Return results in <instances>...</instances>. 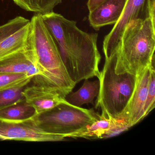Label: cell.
Listing matches in <instances>:
<instances>
[{
    "label": "cell",
    "mask_w": 155,
    "mask_h": 155,
    "mask_svg": "<svg viewBox=\"0 0 155 155\" xmlns=\"http://www.w3.org/2000/svg\"><path fill=\"white\" fill-rule=\"evenodd\" d=\"M155 61L150 66V74L147 99L144 107V117H146L155 107Z\"/></svg>",
    "instance_id": "20"
},
{
    "label": "cell",
    "mask_w": 155,
    "mask_h": 155,
    "mask_svg": "<svg viewBox=\"0 0 155 155\" xmlns=\"http://www.w3.org/2000/svg\"><path fill=\"white\" fill-rule=\"evenodd\" d=\"M151 63L136 76V82L132 95L119 118L124 120L130 128L135 126L145 118L144 107L147 99Z\"/></svg>",
    "instance_id": "8"
},
{
    "label": "cell",
    "mask_w": 155,
    "mask_h": 155,
    "mask_svg": "<svg viewBox=\"0 0 155 155\" xmlns=\"http://www.w3.org/2000/svg\"><path fill=\"white\" fill-rule=\"evenodd\" d=\"M29 23L0 42V60L24 50L28 44Z\"/></svg>",
    "instance_id": "13"
},
{
    "label": "cell",
    "mask_w": 155,
    "mask_h": 155,
    "mask_svg": "<svg viewBox=\"0 0 155 155\" xmlns=\"http://www.w3.org/2000/svg\"><path fill=\"white\" fill-rule=\"evenodd\" d=\"M65 138L63 136L44 131L37 125L33 117L20 121L0 119L1 140L45 142L62 141Z\"/></svg>",
    "instance_id": "6"
},
{
    "label": "cell",
    "mask_w": 155,
    "mask_h": 155,
    "mask_svg": "<svg viewBox=\"0 0 155 155\" xmlns=\"http://www.w3.org/2000/svg\"><path fill=\"white\" fill-rule=\"evenodd\" d=\"M33 78L23 74H0V91L15 87L28 86Z\"/></svg>",
    "instance_id": "18"
},
{
    "label": "cell",
    "mask_w": 155,
    "mask_h": 155,
    "mask_svg": "<svg viewBox=\"0 0 155 155\" xmlns=\"http://www.w3.org/2000/svg\"><path fill=\"white\" fill-rule=\"evenodd\" d=\"M155 20L150 18L129 23L112 54L115 73L136 76L155 61Z\"/></svg>",
    "instance_id": "3"
},
{
    "label": "cell",
    "mask_w": 155,
    "mask_h": 155,
    "mask_svg": "<svg viewBox=\"0 0 155 155\" xmlns=\"http://www.w3.org/2000/svg\"><path fill=\"white\" fill-rule=\"evenodd\" d=\"M99 80L91 81L85 80L82 87L76 92L70 93L65 97L66 100L71 105L81 107L84 104H95V99L97 97L99 92Z\"/></svg>",
    "instance_id": "14"
},
{
    "label": "cell",
    "mask_w": 155,
    "mask_h": 155,
    "mask_svg": "<svg viewBox=\"0 0 155 155\" xmlns=\"http://www.w3.org/2000/svg\"><path fill=\"white\" fill-rule=\"evenodd\" d=\"M101 115L93 109L76 107L66 101L33 117L37 125L50 134L71 137L97 120Z\"/></svg>",
    "instance_id": "5"
},
{
    "label": "cell",
    "mask_w": 155,
    "mask_h": 155,
    "mask_svg": "<svg viewBox=\"0 0 155 155\" xmlns=\"http://www.w3.org/2000/svg\"><path fill=\"white\" fill-rule=\"evenodd\" d=\"M127 0H107L89 12L88 20L96 30L107 25H114L122 13Z\"/></svg>",
    "instance_id": "11"
},
{
    "label": "cell",
    "mask_w": 155,
    "mask_h": 155,
    "mask_svg": "<svg viewBox=\"0 0 155 155\" xmlns=\"http://www.w3.org/2000/svg\"><path fill=\"white\" fill-rule=\"evenodd\" d=\"M36 115L33 107L25 101L0 110V119L20 121L32 118Z\"/></svg>",
    "instance_id": "15"
},
{
    "label": "cell",
    "mask_w": 155,
    "mask_h": 155,
    "mask_svg": "<svg viewBox=\"0 0 155 155\" xmlns=\"http://www.w3.org/2000/svg\"><path fill=\"white\" fill-rule=\"evenodd\" d=\"M42 20L58 47L71 80L98 78L101 56L97 33H87L78 28L77 22L52 11L41 14Z\"/></svg>",
    "instance_id": "1"
},
{
    "label": "cell",
    "mask_w": 155,
    "mask_h": 155,
    "mask_svg": "<svg viewBox=\"0 0 155 155\" xmlns=\"http://www.w3.org/2000/svg\"><path fill=\"white\" fill-rule=\"evenodd\" d=\"M30 21L22 17H17L0 26V42L29 24Z\"/></svg>",
    "instance_id": "19"
},
{
    "label": "cell",
    "mask_w": 155,
    "mask_h": 155,
    "mask_svg": "<svg viewBox=\"0 0 155 155\" xmlns=\"http://www.w3.org/2000/svg\"><path fill=\"white\" fill-rule=\"evenodd\" d=\"M98 79L100 89L96 107L101 108L103 117L119 119L132 95L136 76L116 74L113 60L107 58Z\"/></svg>",
    "instance_id": "4"
},
{
    "label": "cell",
    "mask_w": 155,
    "mask_h": 155,
    "mask_svg": "<svg viewBox=\"0 0 155 155\" xmlns=\"http://www.w3.org/2000/svg\"><path fill=\"white\" fill-rule=\"evenodd\" d=\"M122 126H127L129 127L127 124L122 120L107 117L101 115L99 118L92 124L82 131L72 135L71 138H104L112 130Z\"/></svg>",
    "instance_id": "12"
},
{
    "label": "cell",
    "mask_w": 155,
    "mask_h": 155,
    "mask_svg": "<svg viewBox=\"0 0 155 155\" xmlns=\"http://www.w3.org/2000/svg\"><path fill=\"white\" fill-rule=\"evenodd\" d=\"M27 86L0 91V110L25 101L23 91Z\"/></svg>",
    "instance_id": "17"
},
{
    "label": "cell",
    "mask_w": 155,
    "mask_h": 155,
    "mask_svg": "<svg viewBox=\"0 0 155 155\" xmlns=\"http://www.w3.org/2000/svg\"><path fill=\"white\" fill-rule=\"evenodd\" d=\"M150 1L127 0L120 18L103 40V51L105 58L112 54L129 23L136 20L149 18L148 7Z\"/></svg>",
    "instance_id": "7"
},
{
    "label": "cell",
    "mask_w": 155,
    "mask_h": 155,
    "mask_svg": "<svg viewBox=\"0 0 155 155\" xmlns=\"http://www.w3.org/2000/svg\"><path fill=\"white\" fill-rule=\"evenodd\" d=\"M29 43L34 63L40 72L36 78L51 87L65 98L76 84L70 78L58 47L41 14H36L30 20Z\"/></svg>",
    "instance_id": "2"
},
{
    "label": "cell",
    "mask_w": 155,
    "mask_h": 155,
    "mask_svg": "<svg viewBox=\"0 0 155 155\" xmlns=\"http://www.w3.org/2000/svg\"><path fill=\"white\" fill-rule=\"evenodd\" d=\"M17 6L22 9L43 14L53 11L55 7L62 2L63 0H12Z\"/></svg>",
    "instance_id": "16"
},
{
    "label": "cell",
    "mask_w": 155,
    "mask_h": 155,
    "mask_svg": "<svg viewBox=\"0 0 155 155\" xmlns=\"http://www.w3.org/2000/svg\"><path fill=\"white\" fill-rule=\"evenodd\" d=\"M33 84L27 86L23 91L25 101L33 107L36 115L46 112L66 101L59 92L42 82L33 78Z\"/></svg>",
    "instance_id": "9"
},
{
    "label": "cell",
    "mask_w": 155,
    "mask_h": 155,
    "mask_svg": "<svg viewBox=\"0 0 155 155\" xmlns=\"http://www.w3.org/2000/svg\"><path fill=\"white\" fill-rule=\"evenodd\" d=\"M107 0H88L87 7L89 12L94 10Z\"/></svg>",
    "instance_id": "21"
},
{
    "label": "cell",
    "mask_w": 155,
    "mask_h": 155,
    "mask_svg": "<svg viewBox=\"0 0 155 155\" xmlns=\"http://www.w3.org/2000/svg\"><path fill=\"white\" fill-rule=\"evenodd\" d=\"M0 74H23L33 77L40 75L33 61L29 38L24 50L0 60Z\"/></svg>",
    "instance_id": "10"
}]
</instances>
